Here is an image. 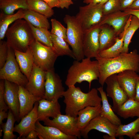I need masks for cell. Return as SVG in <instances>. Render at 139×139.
Listing matches in <instances>:
<instances>
[{"mask_svg": "<svg viewBox=\"0 0 139 139\" xmlns=\"http://www.w3.org/2000/svg\"><path fill=\"white\" fill-rule=\"evenodd\" d=\"M95 58L99 64V82L102 86L107 77L112 75L128 70L139 72V55L136 49L129 53L123 52L114 58H106L99 55Z\"/></svg>", "mask_w": 139, "mask_h": 139, "instance_id": "cell-1", "label": "cell"}, {"mask_svg": "<svg viewBox=\"0 0 139 139\" xmlns=\"http://www.w3.org/2000/svg\"><path fill=\"white\" fill-rule=\"evenodd\" d=\"M66 105V114L76 117L79 112L89 106L101 105V98L98 95L97 89L93 88L87 93L83 92L80 88L75 86L68 87L63 95Z\"/></svg>", "mask_w": 139, "mask_h": 139, "instance_id": "cell-2", "label": "cell"}, {"mask_svg": "<svg viewBox=\"0 0 139 139\" xmlns=\"http://www.w3.org/2000/svg\"><path fill=\"white\" fill-rule=\"evenodd\" d=\"M81 60L74 61L68 71L65 83L68 87L86 81L89 83L90 89L92 81L98 79L100 72L98 61L92 60L88 57Z\"/></svg>", "mask_w": 139, "mask_h": 139, "instance_id": "cell-3", "label": "cell"}, {"mask_svg": "<svg viewBox=\"0 0 139 139\" xmlns=\"http://www.w3.org/2000/svg\"><path fill=\"white\" fill-rule=\"evenodd\" d=\"M5 36L8 47L23 52L35 40L29 23L22 19L17 20L9 27Z\"/></svg>", "mask_w": 139, "mask_h": 139, "instance_id": "cell-4", "label": "cell"}, {"mask_svg": "<svg viewBox=\"0 0 139 139\" xmlns=\"http://www.w3.org/2000/svg\"><path fill=\"white\" fill-rule=\"evenodd\" d=\"M63 20L67 26L66 41L71 47L76 60L80 61L85 56L83 48L84 32L75 16L66 15Z\"/></svg>", "mask_w": 139, "mask_h": 139, "instance_id": "cell-5", "label": "cell"}, {"mask_svg": "<svg viewBox=\"0 0 139 139\" xmlns=\"http://www.w3.org/2000/svg\"><path fill=\"white\" fill-rule=\"evenodd\" d=\"M6 62L0 69V79L7 80L19 86L25 87L28 82L27 77L21 71L16 60L14 50L8 47Z\"/></svg>", "mask_w": 139, "mask_h": 139, "instance_id": "cell-6", "label": "cell"}, {"mask_svg": "<svg viewBox=\"0 0 139 139\" xmlns=\"http://www.w3.org/2000/svg\"><path fill=\"white\" fill-rule=\"evenodd\" d=\"M103 5L89 4L79 7L75 16L84 32L99 23L103 16Z\"/></svg>", "mask_w": 139, "mask_h": 139, "instance_id": "cell-7", "label": "cell"}, {"mask_svg": "<svg viewBox=\"0 0 139 139\" xmlns=\"http://www.w3.org/2000/svg\"><path fill=\"white\" fill-rule=\"evenodd\" d=\"M33 54L34 64L46 71L54 68L58 57L53 48L34 40L29 46Z\"/></svg>", "mask_w": 139, "mask_h": 139, "instance_id": "cell-8", "label": "cell"}, {"mask_svg": "<svg viewBox=\"0 0 139 139\" xmlns=\"http://www.w3.org/2000/svg\"><path fill=\"white\" fill-rule=\"evenodd\" d=\"M43 121L44 125L56 127L66 135L79 139L81 137V131L77 125V117L60 114L52 119L48 118Z\"/></svg>", "mask_w": 139, "mask_h": 139, "instance_id": "cell-9", "label": "cell"}, {"mask_svg": "<svg viewBox=\"0 0 139 139\" xmlns=\"http://www.w3.org/2000/svg\"><path fill=\"white\" fill-rule=\"evenodd\" d=\"M45 91L44 98L53 101L63 97L65 89L62 80L55 71L54 68L46 71Z\"/></svg>", "mask_w": 139, "mask_h": 139, "instance_id": "cell-10", "label": "cell"}, {"mask_svg": "<svg viewBox=\"0 0 139 139\" xmlns=\"http://www.w3.org/2000/svg\"><path fill=\"white\" fill-rule=\"evenodd\" d=\"M106 94L113 102L112 107L115 112L119 107L129 98L120 86L117 78V74L112 75L106 79Z\"/></svg>", "mask_w": 139, "mask_h": 139, "instance_id": "cell-11", "label": "cell"}, {"mask_svg": "<svg viewBox=\"0 0 139 139\" xmlns=\"http://www.w3.org/2000/svg\"><path fill=\"white\" fill-rule=\"evenodd\" d=\"M46 71L34 64L25 88L35 96L44 98L45 91Z\"/></svg>", "mask_w": 139, "mask_h": 139, "instance_id": "cell-12", "label": "cell"}, {"mask_svg": "<svg viewBox=\"0 0 139 139\" xmlns=\"http://www.w3.org/2000/svg\"><path fill=\"white\" fill-rule=\"evenodd\" d=\"M118 126L113 124L100 114L92 119L84 129L81 131V135L84 138L88 139L89 132L92 130L95 129L106 133L115 139V135Z\"/></svg>", "mask_w": 139, "mask_h": 139, "instance_id": "cell-13", "label": "cell"}, {"mask_svg": "<svg viewBox=\"0 0 139 139\" xmlns=\"http://www.w3.org/2000/svg\"><path fill=\"white\" fill-rule=\"evenodd\" d=\"M100 26L96 25L84 32L83 51L85 56L90 58L99 55L100 44L99 34Z\"/></svg>", "mask_w": 139, "mask_h": 139, "instance_id": "cell-14", "label": "cell"}, {"mask_svg": "<svg viewBox=\"0 0 139 139\" xmlns=\"http://www.w3.org/2000/svg\"><path fill=\"white\" fill-rule=\"evenodd\" d=\"M4 98L5 102L14 115L16 121L19 122L20 103L19 97V85L4 80Z\"/></svg>", "mask_w": 139, "mask_h": 139, "instance_id": "cell-15", "label": "cell"}, {"mask_svg": "<svg viewBox=\"0 0 139 139\" xmlns=\"http://www.w3.org/2000/svg\"><path fill=\"white\" fill-rule=\"evenodd\" d=\"M132 70H126L117 74L119 83L129 99H134L136 93V87L139 75Z\"/></svg>", "mask_w": 139, "mask_h": 139, "instance_id": "cell-16", "label": "cell"}, {"mask_svg": "<svg viewBox=\"0 0 139 139\" xmlns=\"http://www.w3.org/2000/svg\"><path fill=\"white\" fill-rule=\"evenodd\" d=\"M38 105V101H37L31 111L22 118L20 122L14 127V132L18 133L19 135L17 139H23L27 135L30 131L35 130L36 123L38 119L37 108Z\"/></svg>", "mask_w": 139, "mask_h": 139, "instance_id": "cell-17", "label": "cell"}, {"mask_svg": "<svg viewBox=\"0 0 139 139\" xmlns=\"http://www.w3.org/2000/svg\"><path fill=\"white\" fill-rule=\"evenodd\" d=\"M131 15L119 11L103 15L99 26L105 24L111 26L118 36L122 32Z\"/></svg>", "mask_w": 139, "mask_h": 139, "instance_id": "cell-18", "label": "cell"}, {"mask_svg": "<svg viewBox=\"0 0 139 139\" xmlns=\"http://www.w3.org/2000/svg\"><path fill=\"white\" fill-rule=\"evenodd\" d=\"M38 101V120L43 121L50 117L53 118L61 114L60 106L58 101H51L43 98Z\"/></svg>", "mask_w": 139, "mask_h": 139, "instance_id": "cell-19", "label": "cell"}, {"mask_svg": "<svg viewBox=\"0 0 139 139\" xmlns=\"http://www.w3.org/2000/svg\"><path fill=\"white\" fill-rule=\"evenodd\" d=\"M20 103L19 118L20 120L32 109L35 103L41 98L37 97L23 86H19Z\"/></svg>", "mask_w": 139, "mask_h": 139, "instance_id": "cell-20", "label": "cell"}, {"mask_svg": "<svg viewBox=\"0 0 139 139\" xmlns=\"http://www.w3.org/2000/svg\"><path fill=\"white\" fill-rule=\"evenodd\" d=\"M35 130L40 139H77L76 136L66 135L54 127L44 126L38 120L35 124Z\"/></svg>", "mask_w": 139, "mask_h": 139, "instance_id": "cell-21", "label": "cell"}, {"mask_svg": "<svg viewBox=\"0 0 139 139\" xmlns=\"http://www.w3.org/2000/svg\"><path fill=\"white\" fill-rule=\"evenodd\" d=\"M16 60L22 73L29 79L34 64L32 51L29 47L25 52L14 50Z\"/></svg>", "mask_w": 139, "mask_h": 139, "instance_id": "cell-22", "label": "cell"}, {"mask_svg": "<svg viewBox=\"0 0 139 139\" xmlns=\"http://www.w3.org/2000/svg\"><path fill=\"white\" fill-rule=\"evenodd\" d=\"M101 111V105L88 106L80 111L77 116L79 129L81 131L84 129L92 119L100 114Z\"/></svg>", "mask_w": 139, "mask_h": 139, "instance_id": "cell-23", "label": "cell"}, {"mask_svg": "<svg viewBox=\"0 0 139 139\" xmlns=\"http://www.w3.org/2000/svg\"><path fill=\"white\" fill-rule=\"evenodd\" d=\"M118 37L111 26L106 24L101 25L99 37L100 44L99 52L113 45Z\"/></svg>", "mask_w": 139, "mask_h": 139, "instance_id": "cell-24", "label": "cell"}, {"mask_svg": "<svg viewBox=\"0 0 139 139\" xmlns=\"http://www.w3.org/2000/svg\"><path fill=\"white\" fill-rule=\"evenodd\" d=\"M131 18L130 16L124 30L117 38L115 43L109 48L100 51L99 56L106 58H113L118 56L123 52L124 38L127 29L130 23Z\"/></svg>", "mask_w": 139, "mask_h": 139, "instance_id": "cell-25", "label": "cell"}, {"mask_svg": "<svg viewBox=\"0 0 139 139\" xmlns=\"http://www.w3.org/2000/svg\"><path fill=\"white\" fill-rule=\"evenodd\" d=\"M101 98L102 111L100 115L109 120L112 123L119 126L121 124L120 119L115 114L109 104L106 93L104 91L103 86L98 88Z\"/></svg>", "mask_w": 139, "mask_h": 139, "instance_id": "cell-26", "label": "cell"}, {"mask_svg": "<svg viewBox=\"0 0 139 139\" xmlns=\"http://www.w3.org/2000/svg\"><path fill=\"white\" fill-rule=\"evenodd\" d=\"M116 112L124 119L135 117H139V101L134 99H128Z\"/></svg>", "mask_w": 139, "mask_h": 139, "instance_id": "cell-27", "label": "cell"}, {"mask_svg": "<svg viewBox=\"0 0 139 139\" xmlns=\"http://www.w3.org/2000/svg\"><path fill=\"white\" fill-rule=\"evenodd\" d=\"M23 19L34 26L49 29L50 23L44 15L29 9L23 10Z\"/></svg>", "mask_w": 139, "mask_h": 139, "instance_id": "cell-28", "label": "cell"}, {"mask_svg": "<svg viewBox=\"0 0 139 139\" xmlns=\"http://www.w3.org/2000/svg\"><path fill=\"white\" fill-rule=\"evenodd\" d=\"M23 10L20 9L16 13L8 15L1 11L0 14V40L5 37L6 32L10 25L19 19H23Z\"/></svg>", "mask_w": 139, "mask_h": 139, "instance_id": "cell-29", "label": "cell"}, {"mask_svg": "<svg viewBox=\"0 0 139 139\" xmlns=\"http://www.w3.org/2000/svg\"><path fill=\"white\" fill-rule=\"evenodd\" d=\"M53 48L58 56H67L76 59L73 52L63 39L51 33Z\"/></svg>", "mask_w": 139, "mask_h": 139, "instance_id": "cell-30", "label": "cell"}, {"mask_svg": "<svg viewBox=\"0 0 139 139\" xmlns=\"http://www.w3.org/2000/svg\"><path fill=\"white\" fill-rule=\"evenodd\" d=\"M0 8L5 14H14L16 10L29 9L27 0H0Z\"/></svg>", "mask_w": 139, "mask_h": 139, "instance_id": "cell-31", "label": "cell"}, {"mask_svg": "<svg viewBox=\"0 0 139 139\" xmlns=\"http://www.w3.org/2000/svg\"><path fill=\"white\" fill-rule=\"evenodd\" d=\"M139 132V117H138L135 120L127 124L123 125L121 124L119 125L115 136L121 137L126 135L132 139Z\"/></svg>", "mask_w": 139, "mask_h": 139, "instance_id": "cell-32", "label": "cell"}, {"mask_svg": "<svg viewBox=\"0 0 139 139\" xmlns=\"http://www.w3.org/2000/svg\"><path fill=\"white\" fill-rule=\"evenodd\" d=\"M29 9L43 14L48 18L54 14V10L42 0H27Z\"/></svg>", "mask_w": 139, "mask_h": 139, "instance_id": "cell-33", "label": "cell"}, {"mask_svg": "<svg viewBox=\"0 0 139 139\" xmlns=\"http://www.w3.org/2000/svg\"><path fill=\"white\" fill-rule=\"evenodd\" d=\"M28 23L35 39L45 45L53 48L51 33L48 29L36 27Z\"/></svg>", "mask_w": 139, "mask_h": 139, "instance_id": "cell-34", "label": "cell"}, {"mask_svg": "<svg viewBox=\"0 0 139 139\" xmlns=\"http://www.w3.org/2000/svg\"><path fill=\"white\" fill-rule=\"evenodd\" d=\"M139 28V19L132 15L130 23L127 29L124 38L123 52L128 53V46L131 39L135 32Z\"/></svg>", "mask_w": 139, "mask_h": 139, "instance_id": "cell-35", "label": "cell"}, {"mask_svg": "<svg viewBox=\"0 0 139 139\" xmlns=\"http://www.w3.org/2000/svg\"><path fill=\"white\" fill-rule=\"evenodd\" d=\"M6 122L1 125L3 132V139H13L16 138V136L13 134L14 124L16 121L11 110L9 109L8 116Z\"/></svg>", "mask_w": 139, "mask_h": 139, "instance_id": "cell-36", "label": "cell"}, {"mask_svg": "<svg viewBox=\"0 0 139 139\" xmlns=\"http://www.w3.org/2000/svg\"><path fill=\"white\" fill-rule=\"evenodd\" d=\"M51 33L63 39L66 41L67 28L55 19H51Z\"/></svg>", "mask_w": 139, "mask_h": 139, "instance_id": "cell-37", "label": "cell"}, {"mask_svg": "<svg viewBox=\"0 0 139 139\" xmlns=\"http://www.w3.org/2000/svg\"><path fill=\"white\" fill-rule=\"evenodd\" d=\"M119 11H121L120 0H108L103 5V15Z\"/></svg>", "mask_w": 139, "mask_h": 139, "instance_id": "cell-38", "label": "cell"}, {"mask_svg": "<svg viewBox=\"0 0 139 139\" xmlns=\"http://www.w3.org/2000/svg\"><path fill=\"white\" fill-rule=\"evenodd\" d=\"M8 48L6 41L0 40V69L3 67L7 60Z\"/></svg>", "mask_w": 139, "mask_h": 139, "instance_id": "cell-39", "label": "cell"}, {"mask_svg": "<svg viewBox=\"0 0 139 139\" xmlns=\"http://www.w3.org/2000/svg\"><path fill=\"white\" fill-rule=\"evenodd\" d=\"M5 86L4 80H0V111L3 110L7 111L9 109L6 104L4 98Z\"/></svg>", "mask_w": 139, "mask_h": 139, "instance_id": "cell-40", "label": "cell"}, {"mask_svg": "<svg viewBox=\"0 0 139 139\" xmlns=\"http://www.w3.org/2000/svg\"><path fill=\"white\" fill-rule=\"evenodd\" d=\"M135 0H120V7L121 11L128 8Z\"/></svg>", "mask_w": 139, "mask_h": 139, "instance_id": "cell-41", "label": "cell"}, {"mask_svg": "<svg viewBox=\"0 0 139 139\" xmlns=\"http://www.w3.org/2000/svg\"><path fill=\"white\" fill-rule=\"evenodd\" d=\"M59 2L60 8L62 9L65 8L68 9L69 6L73 4L72 0H58Z\"/></svg>", "mask_w": 139, "mask_h": 139, "instance_id": "cell-42", "label": "cell"}, {"mask_svg": "<svg viewBox=\"0 0 139 139\" xmlns=\"http://www.w3.org/2000/svg\"><path fill=\"white\" fill-rule=\"evenodd\" d=\"M46 3L50 7L60 8L58 0H42Z\"/></svg>", "mask_w": 139, "mask_h": 139, "instance_id": "cell-43", "label": "cell"}, {"mask_svg": "<svg viewBox=\"0 0 139 139\" xmlns=\"http://www.w3.org/2000/svg\"><path fill=\"white\" fill-rule=\"evenodd\" d=\"M123 11L129 15H134L139 19V9L132 10L127 8Z\"/></svg>", "mask_w": 139, "mask_h": 139, "instance_id": "cell-44", "label": "cell"}, {"mask_svg": "<svg viewBox=\"0 0 139 139\" xmlns=\"http://www.w3.org/2000/svg\"><path fill=\"white\" fill-rule=\"evenodd\" d=\"M38 136L37 132L35 130H33L30 131L27 135L24 137L23 139H36Z\"/></svg>", "mask_w": 139, "mask_h": 139, "instance_id": "cell-45", "label": "cell"}, {"mask_svg": "<svg viewBox=\"0 0 139 139\" xmlns=\"http://www.w3.org/2000/svg\"><path fill=\"white\" fill-rule=\"evenodd\" d=\"M7 111L3 110L0 111V125H1L3 123V121L5 118H7L8 116V113L6 112Z\"/></svg>", "mask_w": 139, "mask_h": 139, "instance_id": "cell-46", "label": "cell"}, {"mask_svg": "<svg viewBox=\"0 0 139 139\" xmlns=\"http://www.w3.org/2000/svg\"><path fill=\"white\" fill-rule=\"evenodd\" d=\"M128 8L132 10H139V0H135Z\"/></svg>", "mask_w": 139, "mask_h": 139, "instance_id": "cell-47", "label": "cell"}, {"mask_svg": "<svg viewBox=\"0 0 139 139\" xmlns=\"http://www.w3.org/2000/svg\"><path fill=\"white\" fill-rule=\"evenodd\" d=\"M102 1V0H84L83 2L87 4H97L100 3Z\"/></svg>", "mask_w": 139, "mask_h": 139, "instance_id": "cell-48", "label": "cell"}, {"mask_svg": "<svg viewBox=\"0 0 139 139\" xmlns=\"http://www.w3.org/2000/svg\"><path fill=\"white\" fill-rule=\"evenodd\" d=\"M134 99L139 101V77L137 82L136 95Z\"/></svg>", "mask_w": 139, "mask_h": 139, "instance_id": "cell-49", "label": "cell"}, {"mask_svg": "<svg viewBox=\"0 0 139 139\" xmlns=\"http://www.w3.org/2000/svg\"><path fill=\"white\" fill-rule=\"evenodd\" d=\"M103 137L104 139H114L113 137L108 134L104 135L103 136Z\"/></svg>", "mask_w": 139, "mask_h": 139, "instance_id": "cell-50", "label": "cell"}, {"mask_svg": "<svg viewBox=\"0 0 139 139\" xmlns=\"http://www.w3.org/2000/svg\"><path fill=\"white\" fill-rule=\"evenodd\" d=\"M134 139H139V134H137L134 137Z\"/></svg>", "mask_w": 139, "mask_h": 139, "instance_id": "cell-51", "label": "cell"}, {"mask_svg": "<svg viewBox=\"0 0 139 139\" xmlns=\"http://www.w3.org/2000/svg\"><path fill=\"white\" fill-rule=\"evenodd\" d=\"M108 0H102L101 2L100 3V4L101 5H103L105 4L106 2H107Z\"/></svg>", "mask_w": 139, "mask_h": 139, "instance_id": "cell-52", "label": "cell"}, {"mask_svg": "<svg viewBox=\"0 0 139 139\" xmlns=\"http://www.w3.org/2000/svg\"><path fill=\"white\" fill-rule=\"evenodd\" d=\"M3 132V130H2V128H1H1H0V137H1V136H2V132Z\"/></svg>", "mask_w": 139, "mask_h": 139, "instance_id": "cell-53", "label": "cell"}, {"mask_svg": "<svg viewBox=\"0 0 139 139\" xmlns=\"http://www.w3.org/2000/svg\"></svg>", "mask_w": 139, "mask_h": 139, "instance_id": "cell-54", "label": "cell"}]
</instances>
